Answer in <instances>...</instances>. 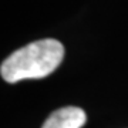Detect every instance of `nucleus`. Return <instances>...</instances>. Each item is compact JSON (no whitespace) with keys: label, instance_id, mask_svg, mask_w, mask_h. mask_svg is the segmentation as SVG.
I'll list each match as a JSON object with an SVG mask.
<instances>
[{"label":"nucleus","instance_id":"nucleus-2","mask_svg":"<svg viewBox=\"0 0 128 128\" xmlns=\"http://www.w3.org/2000/svg\"><path fill=\"white\" fill-rule=\"evenodd\" d=\"M86 121L87 115L84 110L78 107H64L50 114L43 128H81Z\"/></svg>","mask_w":128,"mask_h":128},{"label":"nucleus","instance_id":"nucleus-1","mask_svg":"<svg viewBox=\"0 0 128 128\" xmlns=\"http://www.w3.org/2000/svg\"><path fill=\"white\" fill-rule=\"evenodd\" d=\"M64 57V47L54 38H44L14 51L2 63L0 74L7 82L50 76Z\"/></svg>","mask_w":128,"mask_h":128}]
</instances>
